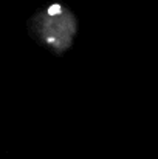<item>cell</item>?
<instances>
[{"mask_svg":"<svg viewBox=\"0 0 158 159\" xmlns=\"http://www.w3.org/2000/svg\"><path fill=\"white\" fill-rule=\"evenodd\" d=\"M64 14H65L64 8L53 6L51 9H48L47 17L41 26V34L44 36L45 42L51 45L53 48H57L59 51L65 50L70 45L71 37L74 34L73 19L70 16L65 19Z\"/></svg>","mask_w":158,"mask_h":159,"instance_id":"obj_1","label":"cell"}]
</instances>
